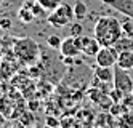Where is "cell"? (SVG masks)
<instances>
[{
	"label": "cell",
	"mask_w": 133,
	"mask_h": 128,
	"mask_svg": "<svg viewBox=\"0 0 133 128\" xmlns=\"http://www.w3.org/2000/svg\"><path fill=\"white\" fill-rule=\"evenodd\" d=\"M93 35L101 46H114L123 37L122 23L114 16H99L95 23Z\"/></svg>",
	"instance_id": "obj_1"
},
{
	"label": "cell",
	"mask_w": 133,
	"mask_h": 128,
	"mask_svg": "<svg viewBox=\"0 0 133 128\" xmlns=\"http://www.w3.org/2000/svg\"><path fill=\"white\" fill-rule=\"evenodd\" d=\"M13 50H15L16 58L23 64H32L39 58V45H37L35 40H32L29 37L18 38L13 45Z\"/></svg>",
	"instance_id": "obj_2"
},
{
	"label": "cell",
	"mask_w": 133,
	"mask_h": 128,
	"mask_svg": "<svg viewBox=\"0 0 133 128\" xmlns=\"http://www.w3.org/2000/svg\"><path fill=\"white\" fill-rule=\"evenodd\" d=\"M74 18H75L74 16V6H71L68 3H63L48 15L46 23L53 27H64V26H71Z\"/></svg>",
	"instance_id": "obj_3"
},
{
	"label": "cell",
	"mask_w": 133,
	"mask_h": 128,
	"mask_svg": "<svg viewBox=\"0 0 133 128\" xmlns=\"http://www.w3.org/2000/svg\"><path fill=\"white\" fill-rule=\"evenodd\" d=\"M114 88L119 91H122L123 95H130L133 93V80L128 74V71L122 69L119 66H114Z\"/></svg>",
	"instance_id": "obj_4"
},
{
	"label": "cell",
	"mask_w": 133,
	"mask_h": 128,
	"mask_svg": "<svg viewBox=\"0 0 133 128\" xmlns=\"http://www.w3.org/2000/svg\"><path fill=\"white\" fill-rule=\"evenodd\" d=\"M117 58H119V51L116 50V46H101L98 55L95 56V61L98 66L103 67H114L117 64Z\"/></svg>",
	"instance_id": "obj_5"
},
{
	"label": "cell",
	"mask_w": 133,
	"mask_h": 128,
	"mask_svg": "<svg viewBox=\"0 0 133 128\" xmlns=\"http://www.w3.org/2000/svg\"><path fill=\"white\" fill-rule=\"evenodd\" d=\"M59 51L63 56H72V58H77L80 53H82V42H80V37H66L63 43H61V48Z\"/></svg>",
	"instance_id": "obj_6"
},
{
	"label": "cell",
	"mask_w": 133,
	"mask_h": 128,
	"mask_svg": "<svg viewBox=\"0 0 133 128\" xmlns=\"http://www.w3.org/2000/svg\"><path fill=\"white\" fill-rule=\"evenodd\" d=\"M104 5L122 13L123 16L133 19V0H101Z\"/></svg>",
	"instance_id": "obj_7"
},
{
	"label": "cell",
	"mask_w": 133,
	"mask_h": 128,
	"mask_svg": "<svg viewBox=\"0 0 133 128\" xmlns=\"http://www.w3.org/2000/svg\"><path fill=\"white\" fill-rule=\"evenodd\" d=\"M80 42H82V53H85L87 56H96L98 51L101 50L99 42L93 37L88 35H80Z\"/></svg>",
	"instance_id": "obj_8"
},
{
	"label": "cell",
	"mask_w": 133,
	"mask_h": 128,
	"mask_svg": "<svg viewBox=\"0 0 133 128\" xmlns=\"http://www.w3.org/2000/svg\"><path fill=\"white\" fill-rule=\"evenodd\" d=\"M93 74L101 82H106V83H112L114 82V67H103V66L96 64L95 69H93Z\"/></svg>",
	"instance_id": "obj_9"
},
{
	"label": "cell",
	"mask_w": 133,
	"mask_h": 128,
	"mask_svg": "<svg viewBox=\"0 0 133 128\" xmlns=\"http://www.w3.org/2000/svg\"><path fill=\"white\" fill-rule=\"evenodd\" d=\"M116 66H119V67H122V69H125V71H131V69H133V51H131V50L120 51Z\"/></svg>",
	"instance_id": "obj_10"
},
{
	"label": "cell",
	"mask_w": 133,
	"mask_h": 128,
	"mask_svg": "<svg viewBox=\"0 0 133 128\" xmlns=\"http://www.w3.org/2000/svg\"><path fill=\"white\" fill-rule=\"evenodd\" d=\"M88 15V10H87V5H85L83 2H80V0H77L74 5V16L77 21H82V19H85Z\"/></svg>",
	"instance_id": "obj_11"
},
{
	"label": "cell",
	"mask_w": 133,
	"mask_h": 128,
	"mask_svg": "<svg viewBox=\"0 0 133 128\" xmlns=\"http://www.w3.org/2000/svg\"><path fill=\"white\" fill-rule=\"evenodd\" d=\"M119 126L120 128H133V111H127L119 115Z\"/></svg>",
	"instance_id": "obj_12"
},
{
	"label": "cell",
	"mask_w": 133,
	"mask_h": 128,
	"mask_svg": "<svg viewBox=\"0 0 133 128\" xmlns=\"http://www.w3.org/2000/svg\"><path fill=\"white\" fill-rule=\"evenodd\" d=\"M31 11H32V15H34L35 18H42V19H46V18H48V15H50V13H46L48 10L43 8L39 2H37V0H35V2H32V5H31Z\"/></svg>",
	"instance_id": "obj_13"
},
{
	"label": "cell",
	"mask_w": 133,
	"mask_h": 128,
	"mask_svg": "<svg viewBox=\"0 0 133 128\" xmlns=\"http://www.w3.org/2000/svg\"><path fill=\"white\" fill-rule=\"evenodd\" d=\"M18 18H19V21L23 24H29V23H32L34 19H35V16L32 15V11H31L29 8H26V6H23L19 11H18Z\"/></svg>",
	"instance_id": "obj_14"
},
{
	"label": "cell",
	"mask_w": 133,
	"mask_h": 128,
	"mask_svg": "<svg viewBox=\"0 0 133 128\" xmlns=\"http://www.w3.org/2000/svg\"><path fill=\"white\" fill-rule=\"evenodd\" d=\"M116 46V50L120 53V51H127V50H131L133 51V40H131V37H127V38H120V40L114 45Z\"/></svg>",
	"instance_id": "obj_15"
},
{
	"label": "cell",
	"mask_w": 133,
	"mask_h": 128,
	"mask_svg": "<svg viewBox=\"0 0 133 128\" xmlns=\"http://www.w3.org/2000/svg\"><path fill=\"white\" fill-rule=\"evenodd\" d=\"M43 8H46L48 11H53V10H56L59 5H63V0H37Z\"/></svg>",
	"instance_id": "obj_16"
},
{
	"label": "cell",
	"mask_w": 133,
	"mask_h": 128,
	"mask_svg": "<svg viewBox=\"0 0 133 128\" xmlns=\"http://www.w3.org/2000/svg\"><path fill=\"white\" fill-rule=\"evenodd\" d=\"M122 31L125 37H133V23L131 18H127L125 21H122Z\"/></svg>",
	"instance_id": "obj_17"
},
{
	"label": "cell",
	"mask_w": 133,
	"mask_h": 128,
	"mask_svg": "<svg viewBox=\"0 0 133 128\" xmlns=\"http://www.w3.org/2000/svg\"><path fill=\"white\" fill-rule=\"evenodd\" d=\"M69 34H71L72 37H80V35L83 34V26L80 24V21L72 23V24L69 26Z\"/></svg>",
	"instance_id": "obj_18"
},
{
	"label": "cell",
	"mask_w": 133,
	"mask_h": 128,
	"mask_svg": "<svg viewBox=\"0 0 133 128\" xmlns=\"http://www.w3.org/2000/svg\"><path fill=\"white\" fill-rule=\"evenodd\" d=\"M61 43H63V40H61V37H58V35H50L48 38H46V45H48L50 48H56V50H59Z\"/></svg>",
	"instance_id": "obj_19"
},
{
	"label": "cell",
	"mask_w": 133,
	"mask_h": 128,
	"mask_svg": "<svg viewBox=\"0 0 133 128\" xmlns=\"http://www.w3.org/2000/svg\"><path fill=\"white\" fill-rule=\"evenodd\" d=\"M122 104H123V107H125L127 111H133V93H130V95H125L122 98V101H120Z\"/></svg>",
	"instance_id": "obj_20"
},
{
	"label": "cell",
	"mask_w": 133,
	"mask_h": 128,
	"mask_svg": "<svg viewBox=\"0 0 133 128\" xmlns=\"http://www.w3.org/2000/svg\"><path fill=\"white\" fill-rule=\"evenodd\" d=\"M11 27V19L10 18H0V29H10Z\"/></svg>",
	"instance_id": "obj_21"
},
{
	"label": "cell",
	"mask_w": 133,
	"mask_h": 128,
	"mask_svg": "<svg viewBox=\"0 0 133 128\" xmlns=\"http://www.w3.org/2000/svg\"><path fill=\"white\" fill-rule=\"evenodd\" d=\"M48 125H58V120H51V119H48Z\"/></svg>",
	"instance_id": "obj_22"
},
{
	"label": "cell",
	"mask_w": 133,
	"mask_h": 128,
	"mask_svg": "<svg viewBox=\"0 0 133 128\" xmlns=\"http://www.w3.org/2000/svg\"><path fill=\"white\" fill-rule=\"evenodd\" d=\"M31 107H32V109H37V107H39V104H37V101H32V103H31Z\"/></svg>",
	"instance_id": "obj_23"
},
{
	"label": "cell",
	"mask_w": 133,
	"mask_h": 128,
	"mask_svg": "<svg viewBox=\"0 0 133 128\" xmlns=\"http://www.w3.org/2000/svg\"><path fill=\"white\" fill-rule=\"evenodd\" d=\"M0 3H2V0H0Z\"/></svg>",
	"instance_id": "obj_24"
}]
</instances>
